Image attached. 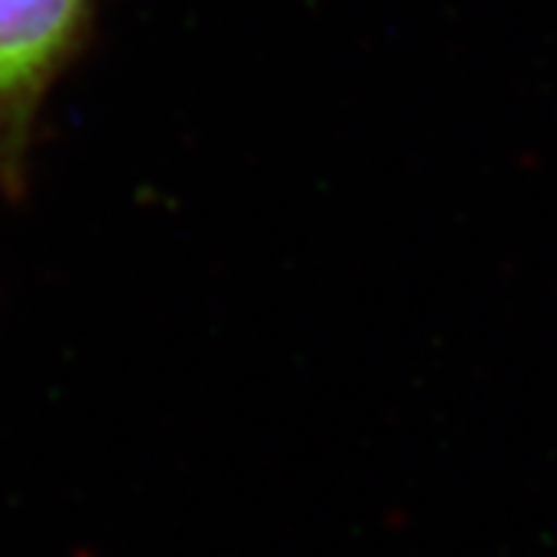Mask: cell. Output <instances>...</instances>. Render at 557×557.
<instances>
[{
  "label": "cell",
  "instance_id": "1",
  "mask_svg": "<svg viewBox=\"0 0 557 557\" xmlns=\"http://www.w3.org/2000/svg\"><path fill=\"white\" fill-rule=\"evenodd\" d=\"M90 0H0V171L22 161L32 121L87 32Z\"/></svg>",
  "mask_w": 557,
  "mask_h": 557
}]
</instances>
